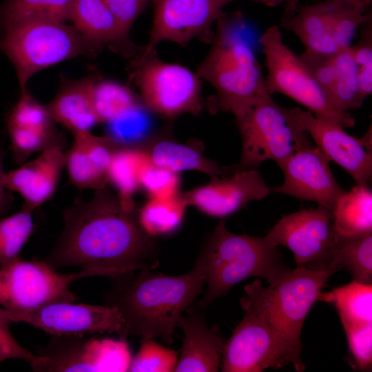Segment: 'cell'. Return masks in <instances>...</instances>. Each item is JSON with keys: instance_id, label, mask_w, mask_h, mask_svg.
<instances>
[{"instance_id": "cell-8", "label": "cell", "mask_w": 372, "mask_h": 372, "mask_svg": "<svg viewBox=\"0 0 372 372\" xmlns=\"http://www.w3.org/2000/svg\"><path fill=\"white\" fill-rule=\"evenodd\" d=\"M265 58V87L300 103L316 117L343 128L355 125L349 112L340 109L320 86L306 64L282 40L278 25L269 27L259 39Z\"/></svg>"}, {"instance_id": "cell-16", "label": "cell", "mask_w": 372, "mask_h": 372, "mask_svg": "<svg viewBox=\"0 0 372 372\" xmlns=\"http://www.w3.org/2000/svg\"><path fill=\"white\" fill-rule=\"evenodd\" d=\"M291 112L299 126L328 158L345 169L355 185H366L372 176L371 144L357 138L342 127L316 117L311 112L295 107Z\"/></svg>"}, {"instance_id": "cell-23", "label": "cell", "mask_w": 372, "mask_h": 372, "mask_svg": "<svg viewBox=\"0 0 372 372\" xmlns=\"http://www.w3.org/2000/svg\"><path fill=\"white\" fill-rule=\"evenodd\" d=\"M97 80L96 75H89L62 85L54 99L46 105L54 122L73 134L90 132L99 123L92 101L93 87Z\"/></svg>"}, {"instance_id": "cell-2", "label": "cell", "mask_w": 372, "mask_h": 372, "mask_svg": "<svg viewBox=\"0 0 372 372\" xmlns=\"http://www.w3.org/2000/svg\"><path fill=\"white\" fill-rule=\"evenodd\" d=\"M205 283L197 261L192 269L179 276L140 270L125 287L108 298V305L116 307L123 319L120 338H161L172 344L180 317L202 293Z\"/></svg>"}, {"instance_id": "cell-42", "label": "cell", "mask_w": 372, "mask_h": 372, "mask_svg": "<svg viewBox=\"0 0 372 372\" xmlns=\"http://www.w3.org/2000/svg\"><path fill=\"white\" fill-rule=\"evenodd\" d=\"M354 365L360 371L371 369L372 323L342 325Z\"/></svg>"}, {"instance_id": "cell-28", "label": "cell", "mask_w": 372, "mask_h": 372, "mask_svg": "<svg viewBox=\"0 0 372 372\" xmlns=\"http://www.w3.org/2000/svg\"><path fill=\"white\" fill-rule=\"evenodd\" d=\"M331 259V265L348 271L353 280L371 283L372 231L349 236L336 234Z\"/></svg>"}, {"instance_id": "cell-38", "label": "cell", "mask_w": 372, "mask_h": 372, "mask_svg": "<svg viewBox=\"0 0 372 372\" xmlns=\"http://www.w3.org/2000/svg\"><path fill=\"white\" fill-rule=\"evenodd\" d=\"M178 351L167 348L153 338H141L140 348L132 358L127 371L172 372L178 363Z\"/></svg>"}, {"instance_id": "cell-7", "label": "cell", "mask_w": 372, "mask_h": 372, "mask_svg": "<svg viewBox=\"0 0 372 372\" xmlns=\"http://www.w3.org/2000/svg\"><path fill=\"white\" fill-rule=\"evenodd\" d=\"M0 48L12 63L21 92L38 72L79 56L96 52L73 25L55 21L25 22L3 30Z\"/></svg>"}, {"instance_id": "cell-27", "label": "cell", "mask_w": 372, "mask_h": 372, "mask_svg": "<svg viewBox=\"0 0 372 372\" xmlns=\"http://www.w3.org/2000/svg\"><path fill=\"white\" fill-rule=\"evenodd\" d=\"M151 163L147 151L142 148L119 147L113 154L107 173L108 183L127 210L136 209L133 196L141 187V175Z\"/></svg>"}, {"instance_id": "cell-26", "label": "cell", "mask_w": 372, "mask_h": 372, "mask_svg": "<svg viewBox=\"0 0 372 372\" xmlns=\"http://www.w3.org/2000/svg\"><path fill=\"white\" fill-rule=\"evenodd\" d=\"M336 234L354 236L372 231V192L369 185H355L344 191L332 209Z\"/></svg>"}, {"instance_id": "cell-4", "label": "cell", "mask_w": 372, "mask_h": 372, "mask_svg": "<svg viewBox=\"0 0 372 372\" xmlns=\"http://www.w3.org/2000/svg\"><path fill=\"white\" fill-rule=\"evenodd\" d=\"M338 271L333 265L322 270L287 268L266 287L258 279L245 286L240 305L254 309L277 333L296 371L305 369L300 359L304 321L328 279Z\"/></svg>"}, {"instance_id": "cell-22", "label": "cell", "mask_w": 372, "mask_h": 372, "mask_svg": "<svg viewBox=\"0 0 372 372\" xmlns=\"http://www.w3.org/2000/svg\"><path fill=\"white\" fill-rule=\"evenodd\" d=\"M70 21L96 52L109 47L133 58L140 49L124 35L104 0H74Z\"/></svg>"}, {"instance_id": "cell-31", "label": "cell", "mask_w": 372, "mask_h": 372, "mask_svg": "<svg viewBox=\"0 0 372 372\" xmlns=\"http://www.w3.org/2000/svg\"><path fill=\"white\" fill-rule=\"evenodd\" d=\"M151 112L140 103L105 123L108 136L118 147L142 148L153 139Z\"/></svg>"}, {"instance_id": "cell-29", "label": "cell", "mask_w": 372, "mask_h": 372, "mask_svg": "<svg viewBox=\"0 0 372 372\" xmlns=\"http://www.w3.org/2000/svg\"><path fill=\"white\" fill-rule=\"evenodd\" d=\"M318 300L333 304L342 325L372 323L371 283L353 280L330 291H320Z\"/></svg>"}, {"instance_id": "cell-44", "label": "cell", "mask_w": 372, "mask_h": 372, "mask_svg": "<svg viewBox=\"0 0 372 372\" xmlns=\"http://www.w3.org/2000/svg\"><path fill=\"white\" fill-rule=\"evenodd\" d=\"M115 17L123 33L130 39L134 21L151 0H104Z\"/></svg>"}, {"instance_id": "cell-35", "label": "cell", "mask_w": 372, "mask_h": 372, "mask_svg": "<svg viewBox=\"0 0 372 372\" xmlns=\"http://www.w3.org/2000/svg\"><path fill=\"white\" fill-rule=\"evenodd\" d=\"M32 213L22 207L20 211L0 219V265L19 258L33 231Z\"/></svg>"}, {"instance_id": "cell-20", "label": "cell", "mask_w": 372, "mask_h": 372, "mask_svg": "<svg viewBox=\"0 0 372 372\" xmlns=\"http://www.w3.org/2000/svg\"><path fill=\"white\" fill-rule=\"evenodd\" d=\"M65 161L62 145L53 146L19 168L5 172V187L20 194L24 199L22 207L33 211L54 193Z\"/></svg>"}, {"instance_id": "cell-13", "label": "cell", "mask_w": 372, "mask_h": 372, "mask_svg": "<svg viewBox=\"0 0 372 372\" xmlns=\"http://www.w3.org/2000/svg\"><path fill=\"white\" fill-rule=\"evenodd\" d=\"M235 0H151L154 16L149 39L143 49L149 51L163 41L185 45L192 39L211 43L212 25L226 14L222 10ZM275 7L276 0H251Z\"/></svg>"}, {"instance_id": "cell-14", "label": "cell", "mask_w": 372, "mask_h": 372, "mask_svg": "<svg viewBox=\"0 0 372 372\" xmlns=\"http://www.w3.org/2000/svg\"><path fill=\"white\" fill-rule=\"evenodd\" d=\"M54 302L37 308L12 311L0 308L7 322H25L53 335L121 332L123 319L115 306Z\"/></svg>"}, {"instance_id": "cell-3", "label": "cell", "mask_w": 372, "mask_h": 372, "mask_svg": "<svg viewBox=\"0 0 372 372\" xmlns=\"http://www.w3.org/2000/svg\"><path fill=\"white\" fill-rule=\"evenodd\" d=\"M242 18L240 12H235L217 21L212 46L196 71L216 91L208 99L209 111L230 112L236 120L245 115L267 90L252 49L236 30Z\"/></svg>"}, {"instance_id": "cell-24", "label": "cell", "mask_w": 372, "mask_h": 372, "mask_svg": "<svg viewBox=\"0 0 372 372\" xmlns=\"http://www.w3.org/2000/svg\"><path fill=\"white\" fill-rule=\"evenodd\" d=\"M334 0H325L297 9L282 28L293 32L304 45L306 51L333 55L338 51L331 34V16Z\"/></svg>"}, {"instance_id": "cell-39", "label": "cell", "mask_w": 372, "mask_h": 372, "mask_svg": "<svg viewBox=\"0 0 372 372\" xmlns=\"http://www.w3.org/2000/svg\"><path fill=\"white\" fill-rule=\"evenodd\" d=\"M21 96L8 115L7 123L41 131H54L56 123L46 105L36 101L27 90Z\"/></svg>"}, {"instance_id": "cell-32", "label": "cell", "mask_w": 372, "mask_h": 372, "mask_svg": "<svg viewBox=\"0 0 372 372\" xmlns=\"http://www.w3.org/2000/svg\"><path fill=\"white\" fill-rule=\"evenodd\" d=\"M332 59L337 79L329 93L331 99L345 112L360 107L366 97L361 90L358 69L351 46L338 50Z\"/></svg>"}, {"instance_id": "cell-40", "label": "cell", "mask_w": 372, "mask_h": 372, "mask_svg": "<svg viewBox=\"0 0 372 372\" xmlns=\"http://www.w3.org/2000/svg\"><path fill=\"white\" fill-rule=\"evenodd\" d=\"M140 181L141 187L152 198H169L180 193L178 173L152 162L143 169Z\"/></svg>"}, {"instance_id": "cell-41", "label": "cell", "mask_w": 372, "mask_h": 372, "mask_svg": "<svg viewBox=\"0 0 372 372\" xmlns=\"http://www.w3.org/2000/svg\"><path fill=\"white\" fill-rule=\"evenodd\" d=\"M371 13L360 26V39L351 52L358 66L362 92L366 97L372 92V23Z\"/></svg>"}, {"instance_id": "cell-15", "label": "cell", "mask_w": 372, "mask_h": 372, "mask_svg": "<svg viewBox=\"0 0 372 372\" xmlns=\"http://www.w3.org/2000/svg\"><path fill=\"white\" fill-rule=\"evenodd\" d=\"M245 314L225 343L222 371L260 372L291 364L287 350L262 317L248 306Z\"/></svg>"}, {"instance_id": "cell-10", "label": "cell", "mask_w": 372, "mask_h": 372, "mask_svg": "<svg viewBox=\"0 0 372 372\" xmlns=\"http://www.w3.org/2000/svg\"><path fill=\"white\" fill-rule=\"evenodd\" d=\"M98 276L82 269L72 273H59L44 260L20 258L0 265V304L12 311H28L54 302H75L79 298L70 284L84 277Z\"/></svg>"}, {"instance_id": "cell-1", "label": "cell", "mask_w": 372, "mask_h": 372, "mask_svg": "<svg viewBox=\"0 0 372 372\" xmlns=\"http://www.w3.org/2000/svg\"><path fill=\"white\" fill-rule=\"evenodd\" d=\"M63 216V231L43 260L54 269L76 266L125 278L158 265L156 245L141 227L138 211L124 209L107 187L88 201L77 199Z\"/></svg>"}, {"instance_id": "cell-43", "label": "cell", "mask_w": 372, "mask_h": 372, "mask_svg": "<svg viewBox=\"0 0 372 372\" xmlns=\"http://www.w3.org/2000/svg\"><path fill=\"white\" fill-rule=\"evenodd\" d=\"M9 324L0 314V362L11 358L21 359L28 362L33 369L43 358L21 346L12 335Z\"/></svg>"}, {"instance_id": "cell-34", "label": "cell", "mask_w": 372, "mask_h": 372, "mask_svg": "<svg viewBox=\"0 0 372 372\" xmlns=\"http://www.w3.org/2000/svg\"><path fill=\"white\" fill-rule=\"evenodd\" d=\"M92 101L100 123H107L131 107L143 103L129 87L111 80H97Z\"/></svg>"}, {"instance_id": "cell-11", "label": "cell", "mask_w": 372, "mask_h": 372, "mask_svg": "<svg viewBox=\"0 0 372 372\" xmlns=\"http://www.w3.org/2000/svg\"><path fill=\"white\" fill-rule=\"evenodd\" d=\"M335 236L332 211L318 205L284 216L265 238L289 249L297 267L322 270L331 265Z\"/></svg>"}, {"instance_id": "cell-19", "label": "cell", "mask_w": 372, "mask_h": 372, "mask_svg": "<svg viewBox=\"0 0 372 372\" xmlns=\"http://www.w3.org/2000/svg\"><path fill=\"white\" fill-rule=\"evenodd\" d=\"M205 310L189 306L177 327L184 333L176 372H215L222 361L225 342L216 325L207 326Z\"/></svg>"}, {"instance_id": "cell-45", "label": "cell", "mask_w": 372, "mask_h": 372, "mask_svg": "<svg viewBox=\"0 0 372 372\" xmlns=\"http://www.w3.org/2000/svg\"><path fill=\"white\" fill-rule=\"evenodd\" d=\"M300 0H276L275 6H278L280 4H284V11L283 14L281 18L280 25L279 26H282L291 18L294 15L296 10L298 9V3ZM355 1L358 3H360L367 8L369 9V6L372 3V0H351Z\"/></svg>"}, {"instance_id": "cell-30", "label": "cell", "mask_w": 372, "mask_h": 372, "mask_svg": "<svg viewBox=\"0 0 372 372\" xmlns=\"http://www.w3.org/2000/svg\"><path fill=\"white\" fill-rule=\"evenodd\" d=\"M74 0H6L0 6L3 29L33 21H70Z\"/></svg>"}, {"instance_id": "cell-36", "label": "cell", "mask_w": 372, "mask_h": 372, "mask_svg": "<svg viewBox=\"0 0 372 372\" xmlns=\"http://www.w3.org/2000/svg\"><path fill=\"white\" fill-rule=\"evenodd\" d=\"M366 7L351 0H334L331 34L338 50L350 47L356 30L369 16Z\"/></svg>"}, {"instance_id": "cell-12", "label": "cell", "mask_w": 372, "mask_h": 372, "mask_svg": "<svg viewBox=\"0 0 372 372\" xmlns=\"http://www.w3.org/2000/svg\"><path fill=\"white\" fill-rule=\"evenodd\" d=\"M43 360L33 371H127L132 360L125 339L83 335H53L37 353Z\"/></svg>"}, {"instance_id": "cell-21", "label": "cell", "mask_w": 372, "mask_h": 372, "mask_svg": "<svg viewBox=\"0 0 372 372\" xmlns=\"http://www.w3.org/2000/svg\"><path fill=\"white\" fill-rule=\"evenodd\" d=\"M73 135L65 161L70 183L79 189L107 187L112 158L119 147L107 136H98L90 132Z\"/></svg>"}, {"instance_id": "cell-6", "label": "cell", "mask_w": 372, "mask_h": 372, "mask_svg": "<svg viewBox=\"0 0 372 372\" xmlns=\"http://www.w3.org/2000/svg\"><path fill=\"white\" fill-rule=\"evenodd\" d=\"M242 141L240 162L230 172L255 169L267 160L279 167L293 153L313 147L290 108L278 105L266 90L241 118L236 120Z\"/></svg>"}, {"instance_id": "cell-18", "label": "cell", "mask_w": 372, "mask_h": 372, "mask_svg": "<svg viewBox=\"0 0 372 372\" xmlns=\"http://www.w3.org/2000/svg\"><path fill=\"white\" fill-rule=\"evenodd\" d=\"M211 180L180 196L187 206L214 217L229 216L251 200L265 198L271 191L255 169L236 170Z\"/></svg>"}, {"instance_id": "cell-46", "label": "cell", "mask_w": 372, "mask_h": 372, "mask_svg": "<svg viewBox=\"0 0 372 372\" xmlns=\"http://www.w3.org/2000/svg\"><path fill=\"white\" fill-rule=\"evenodd\" d=\"M5 150L2 148L0 150V216L5 213L10 205L12 198L8 190L3 182V161L5 157Z\"/></svg>"}, {"instance_id": "cell-33", "label": "cell", "mask_w": 372, "mask_h": 372, "mask_svg": "<svg viewBox=\"0 0 372 372\" xmlns=\"http://www.w3.org/2000/svg\"><path fill=\"white\" fill-rule=\"evenodd\" d=\"M180 193L169 198H150L138 211L139 224L146 234L153 237L178 228L187 207Z\"/></svg>"}, {"instance_id": "cell-25", "label": "cell", "mask_w": 372, "mask_h": 372, "mask_svg": "<svg viewBox=\"0 0 372 372\" xmlns=\"http://www.w3.org/2000/svg\"><path fill=\"white\" fill-rule=\"evenodd\" d=\"M145 149L153 164L178 173L196 170L208 175L211 180L230 174L227 167H221L205 156L202 148L193 143L183 145L165 138H153Z\"/></svg>"}, {"instance_id": "cell-17", "label": "cell", "mask_w": 372, "mask_h": 372, "mask_svg": "<svg viewBox=\"0 0 372 372\" xmlns=\"http://www.w3.org/2000/svg\"><path fill=\"white\" fill-rule=\"evenodd\" d=\"M329 162L317 147L301 149L280 167L284 173V182L271 191L314 201L332 211L344 190L334 178Z\"/></svg>"}, {"instance_id": "cell-9", "label": "cell", "mask_w": 372, "mask_h": 372, "mask_svg": "<svg viewBox=\"0 0 372 372\" xmlns=\"http://www.w3.org/2000/svg\"><path fill=\"white\" fill-rule=\"evenodd\" d=\"M130 69V79L151 112L167 118L201 113V79L196 73L162 61L155 48L149 51L140 48L132 58Z\"/></svg>"}, {"instance_id": "cell-37", "label": "cell", "mask_w": 372, "mask_h": 372, "mask_svg": "<svg viewBox=\"0 0 372 372\" xmlns=\"http://www.w3.org/2000/svg\"><path fill=\"white\" fill-rule=\"evenodd\" d=\"M11 145L16 162H23L34 152H43L58 145H62L56 131L46 132L7 123Z\"/></svg>"}, {"instance_id": "cell-5", "label": "cell", "mask_w": 372, "mask_h": 372, "mask_svg": "<svg viewBox=\"0 0 372 372\" xmlns=\"http://www.w3.org/2000/svg\"><path fill=\"white\" fill-rule=\"evenodd\" d=\"M196 261L200 265L207 289L197 307L205 310L238 282L253 276L273 281L288 267L277 247L265 237L229 231L224 220L215 227Z\"/></svg>"}]
</instances>
